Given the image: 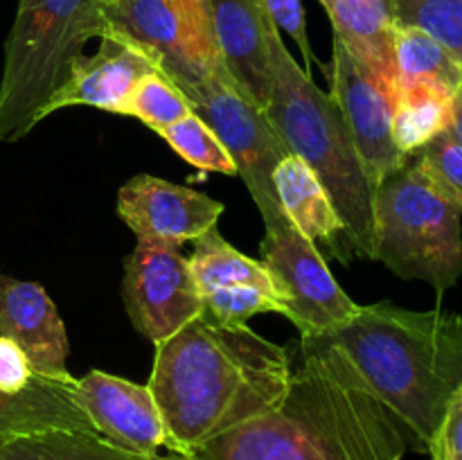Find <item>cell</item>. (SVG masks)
I'll list each match as a JSON object with an SVG mask.
<instances>
[{
	"label": "cell",
	"instance_id": "4",
	"mask_svg": "<svg viewBox=\"0 0 462 460\" xmlns=\"http://www.w3.org/2000/svg\"><path fill=\"white\" fill-rule=\"evenodd\" d=\"M266 115L289 153L305 161L328 189L346 225L352 253L356 257H370L373 198L377 188L368 179L337 102L314 84L305 68L298 66L282 36L273 45V84Z\"/></svg>",
	"mask_w": 462,
	"mask_h": 460
},
{
	"label": "cell",
	"instance_id": "32",
	"mask_svg": "<svg viewBox=\"0 0 462 460\" xmlns=\"http://www.w3.org/2000/svg\"><path fill=\"white\" fill-rule=\"evenodd\" d=\"M451 129H454V133L458 135L462 140V102L458 99L456 102V111H454V124H451Z\"/></svg>",
	"mask_w": 462,
	"mask_h": 460
},
{
	"label": "cell",
	"instance_id": "23",
	"mask_svg": "<svg viewBox=\"0 0 462 460\" xmlns=\"http://www.w3.org/2000/svg\"><path fill=\"white\" fill-rule=\"evenodd\" d=\"M458 97L445 90L413 86L400 88L393 111V140L406 156H413L431 140L445 133L454 124Z\"/></svg>",
	"mask_w": 462,
	"mask_h": 460
},
{
	"label": "cell",
	"instance_id": "10",
	"mask_svg": "<svg viewBox=\"0 0 462 460\" xmlns=\"http://www.w3.org/2000/svg\"><path fill=\"white\" fill-rule=\"evenodd\" d=\"M329 81V95L350 129L368 179L377 188L411 158L393 140L395 93L338 39H334Z\"/></svg>",
	"mask_w": 462,
	"mask_h": 460
},
{
	"label": "cell",
	"instance_id": "18",
	"mask_svg": "<svg viewBox=\"0 0 462 460\" xmlns=\"http://www.w3.org/2000/svg\"><path fill=\"white\" fill-rule=\"evenodd\" d=\"M275 197L289 224L314 242L316 246H325L328 253L343 264H350L352 246L347 242L346 225L314 171L305 161L289 153L280 161L273 171Z\"/></svg>",
	"mask_w": 462,
	"mask_h": 460
},
{
	"label": "cell",
	"instance_id": "21",
	"mask_svg": "<svg viewBox=\"0 0 462 460\" xmlns=\"http://www.w3.org/2000/svg\"><path fill=\"white\" fill-rule=\"evenodd\" d=\"M0 460H197L192 454H138L99 433L48 431L0 445Z\"/></svg>",
	"mask_w": 462,
	"mask_h": 460
},
{
	"label": "cell",
	"instance_id": "20",
	"mask_svg": "<svg viewBox=\"0 0 462 460\" xmlns=\"http://www.w3.org/2000/svg\"><path fill=\"white\" fill-rule=\"evenodd\" d=\"M334 27V39L341 41L364 66H368L397 99L395 70V21L386 0H332L325 7Z\"/></svg>",
	"mask_w": 462,
	"mask_h": 460
},
{
	"label": "cell",
	"instance_id": "35",
	"mask_svg": "<svg viewBox=\"0 0 462 460\" xmlns=\"http://www.w3.org/2000/svg\"><path fill=\"white\" fill-rule=\"evenodd\" d=\"M458 99H460V102H462V90H460V95H458Z\"/></svg>",
	"mask_w": 462,
	"mask_h": 460
},
{
	"label": "cell",
	"instance_id": "34",
	"mask_svg": "<svg viewBox=\"0 0 462 460\" xmlns=\"http://www.w3.org/2000/svg\"><path fill=\"white\" fill-rule=\"evenodd\" d=\"M429 455H431V460H442L440 455H438V454H429Z\"/></svg>",
	"mask_w": 462,
	"mask_h": 460
},
{
	"label": "cell",
	"instance_id": "17",
	"mask_svg": "<svg viewBox=\"0 0 462 460\" xmlns=\"http://www.w3.org/2000/svg\"><path fill=\"white\" fill-rule=\"evenodd\" d=\"M217 50L235 84L266 108L273 84L278 27L260 0H212Z\"/></svg>",
	"mask_w": 462,
	"mask_h": 460
},
{
	"label": "cell",
	"instance_id": "5",
	"mask_svg": "<svg viewBox=\"0 0 462 460\" xmlns=\"http://www.w3.org/2000/svg\"><path fill=\"white\" fill-rule=\"evenodd\" d=\"M102 0H18L5 41L0 77V143H18L61 88L72 61L104 32Z\"/></svg>",
	"mask_w": 462,
	"mask_h": 460
},
{
	"label": "cell",
	"instance_id": "28",
	"mask_svg": "<svg viewBox=\"0 0 462 460\" xmlns=\"http://www.w3.org/2000/svg\"><path fill=\"white\" fill-rule=\"evenodd\" d=\"M167 3L180 18L189 41L201 54L203 61L208 66L219 63L221 57L217 50L215 27H212V0H167Z\"/></svg>",
	"mask_w": 462,
	"mask_h": 460
},
{
	"label": "cell",
	"instance_id": "1",
	"mask_svg": "<svg viewBox=\"0 0 462 460\" xmlns=\"http://www.w3.org/2000/svg\"><path fill=\"white\" fill-rule=\"evenodd\" d=\"M300 350L382 401L427 454L462 386V318L449 311L359 305L343 327L300 338Z\"/></svg>",
	"mask_w": 462,
	"mask_h": 460
},
{
	"label": "cell",
	"instance_id": "2",
	"mask_svg": "<svg viewBox=\"0 0 462 460\" xmlns=\"http://www.w3.org/2000/svg\"><path fill=\"white\" fill-rule=\"evenodd\" d=\"M287 350L248 323H219L206 311L156 345L149 391L170 451L192 454L221 433L269 413L291 383Z\"/></svg>",
	"mask_w": 462,
	"mask_h": 460
},
{
	"label": "cell",
	"instance_id": "14",
	"mask_svg": "<svg viewBox=\"0 0 462 460\" xmlns=\"http://www.w3.org/2000/svg\"><path fill=\"white\" fill-rule=\"evenodd\" d=\"M81 409L102 437L138 454L170 446L167 428L149 386L104 370H90L75 382Z\"/></svg>",
	"mask_w": 462,
	"mask_h": 460
},
{
	"label": "cell",
	"instance_id": "25",
	"mask_svg": "<svg viewBox=\"0 0 462 460\" xmlns=\"http://www.w3.org/2000/svg\"><path fill=\"white\" fill-rule=\"evenodd\" d=\"M161 138L192 167L201 171H215V174L237 176L233 158L226 152L215 131L197 115L189 113L180 122L171 124L161 133Z\"/></svg>",
	"mask_w": 462,
	"mask_h": 460
},
{
	"label": "cell",
	"instance_id": "27",
	"mask_svg": "<svg viewBox=\"0 0 462 460\" xmlns=\"http://www.w3.org/2000/svg\"><path fill=\"white\" fill-rule=\"evenodd\" d=\"M413 158L433 188L462 210V140L454 129L438 135L427 147L413 153Z\"/></svg>",
	"mask_w": 462,
	"mask_h": 460
},
{
	"label": "cell",
	"instance_id": "26",
	"mask_svg": "<svg viewBox=\"0 0 462 460\" xmlns=\"http://www.w3.org/2000/svg\"><path fill=\"white\" fill-rule=\"evenodd\" d=\"M189 113H194L189 99L162 72L144 77L131 95L129 108H126V115L138 117L143 124L156 131L158 135L183 117H188Z\"/></svg>",
	"mask_w": 462,
	"mask_h": 460
},
{
	"label": "cell",
	"instance_id": "11",
	"mask_svg": "<svg viewBox=\"0 0 462 460\" xmlns=\"http://www.w3.org/2000/svg\"><path fill=\"white\" fill-rule=\"evenodd\" d=\"M189 269L201 293L203 311L219 323H246L255 314L284 311L266 266L237 251L217 228L194 242Z\"/></svg>",
	"mask_w": 462,
	"mask_h": 460
},
{
	"label": "cell",
	"instance_id": "8",
	"mask_svg": "<svg viewBox=\"0 0 462 460\" xmlns=\"http://www.w3.org/2000/svg\"><path fill=\"white\" fill-rule=\"evenodd\" d=\"M260 262L273 278L287 316L300 338L323 336L343 327L359 311L329 271L323 253L291 224L266 230Z\"/></svg>",
	"mask_w": 462,
	"mask_h": 460
},
{
	"label": "cell",
	"instance_id": "16",
	"mask_svg": "<svg viewBox=\"0 0 462 460\" xmlns=\"http://www.w3.org/2000/svg\"><path fill=\"white\" fill-rule=\"evenodd\" d=\"M0 334L21 347L36 377L75 382L68 370L66 325L39 282L0 273Z\"/></svg>",
	"mask_w": 462,
	"mask_h": 460
},
{
	"label": "cell",
	"instance_id": "22",
	"mask_svg": "<svg viewBox=\"0 0 462 460\" xmlns=\"http://www.w3.org/2000/svg\"><path fill=\"white\" fill-rule=\"evenodd\" d=\"M397 90L429 86L458 97L462 90V63L438 39L418 27L395 25Z\"/></svg>",
	"mask_w": 462,
	"mask_h": 460
},
{
	"label": "cell",
	"instance_id": "24",
	"mask_svg": "<svg viewBox=\"0 0 462 460\" xmlns=\"http://www.w3.org/2000/svg\"><path fill=\"white\" fill-rule=\"evenodd\" d=\"M395 25L418 27L462 63V0H386Z\"/></svg>",
	"mask_w": 462,
	"mask_h": 460
},
{
	"label": "cell",
	"instance_id": "3",
	"mask_svg": "<svg viewBox=\"0 0 462 460\" xmlns=\"http://www.w3.org/2000/svg\"><path fill=\"white\" fill-rule=\"evenodd\" d=\"M395 415L320 361L305 356L287 395L192 451L197 460H404Z\"/></svg>",
	"mask_w": 462,
	"mask_h": 460
},
{
	"label": "cell",
	"instance_id": "33",
	"mask_svg": "<svg viewBox=\"0 0 462 460\" xmlns=\"http://www.w3.org/2000/svg\"><path fill=\"white\" fill-rule=\"evenodd\" d=\"M329 3H332V0H320V5H323V7H328Z\"/></svg>",
	"mask_w": 462,
	"mask_h": 460
},
{
	"label": "cell",
	"instance_id": "12",
	"mask_svg": "<svg viewBox=\"0 0 462 460\" xmlns=\"http://www.w3.org/2000/svg\"><path fill=\"white\" fill-rule=\"evenodd\" d=\"M224 210L217 198L152 174L134 176L117 192V216L135 237L174 246L217 228Z\"/></svg>",
	"mask_w": 462,
	"mask_h": 460
},
{
	"label": "cell",
	"instance_id": "13",
	"mask_svg": "<svg viewBox=\"0 0 462 460\" xmlns=\"http://www.w3.org/2000/svg\"><path fill=\"white\" fill-rule=\"evenodd\" d=\"M102 36H117L156 61L158 70L180 90L208 75V66L189 41L167 0H102ZM99 36V39H102Z\"/></svg>",
	"mask_w": 462,
	"mask_h": 460
},
{
	"label": "cell",
	"instance_id": "7",
	"mask_svg": "<svg viewBox=\"0 0 462 460\" xmlns=\"http://www.w3.org/2000/svg\"><path fill=\"white\" fill-rule=\"evenodd\" d=\"M183 93L192 111L215 131L230 153L237 176H242L248 194L260 207L266 230L287 225V216L275 197L273 171L289 156V149L271 124L266 108L235 84L221 61L203 79L183 88Z\"/></svg>",
	"mask_w": 462,
	"mask_h": 460
},
{
	"label": "cell",
	"instance_id": "29",
	"mask_svg": "<svg viewBox=\"0 0 462 460\" xmlns=\"http://www.w3.org/2000/svg\"><path fill=\"white\" fill-rule=\"evenodd\" d=\"M264 5L266 14L278 27L280 34H289L298 43L305 57V72H310V66L314 63V52H311L310 36H307V23H305V9H302L300 0H260Z\"/></svg>",
	"mask_w": 462,
	"mask_h": 460
},
{
	"label": "cell",
	"instance_id": "6",
	"mask_svg": "<svg viewBox=\"0 0 462 460\" xmlns=\"http://www.w3.org/2000/svg\"><path fill=\"white\" fill-rule=\"evenodd\" d=\"M462 210L442 197L413 156L377 185L373 198V253L404 280H422L438 293L462 278Z\"/></svg>",
	"mask_w": 462,
	"mask_h": 460
},
{
	"label": "cell",
	"instance_id": "15",
	"mask_svg": "<svg viewBox=\"0 0 462 460\" xmlns=\"http://www.w3.org/2000/svg\"><path fill=\"white\" fill-rule=\"evenodd\" d=\"M153 72L161 70L143 50L117 36H102L97 52L79 54L72 61L66 81L45 106V117L70 106L126 115L134 90Z\"/></svg>",
	"mask_w": 462,
	"mask_h": 460
},
{
	"label": "cell",
	"instance_id": "30",
	"mask_svg": "<svg viewBox=\"0 0 462 460\" xmlns=\"http://www.w3.org/2000/svg\"><path fill=\"white\" fill-rule=\"evenodd\" d=\"M429 454H438L442 460H462V386L447 404L440 431Z\"/></svg>",
	"mask_w": 462,
	"mask_h": 460
},
{
	"label": "cell",
	"instance_id": "19",
	"mask_svg": "<svg viewBox=\"0 0 462 460\" xmlns=\"http://www.w3.org/2000/svg\"><path fill=\"white\" fill-rule=\"evenodd\" d=\"M75 382L34 374L23 391H0V445L48 431L97 433L77 400Z\"/></svg>",
	"mask_w": 462,
	"mask_h": 460
},
{
	"label": "cell",
	"instance_id": "31",
	"mask_svg": "<svg viewBox=\"0 0 462 460\" xmlns=\"http://www.w3.org/2000/svg\"><path fill=\"white\" fill-rule=\"evenodd\" d=\"M34 379L30 361L12 338L0 334V391H23Z\"/></svg>",
	"mask_w": 462,
	"mask_h": 460
},
{
	"label": "cell",
	"instance_id": "9",
	"mask_svg": "<svg viewBox=\"0 0 462 460\" xmlns=\"http://www.w3.org/2000/svg\"><path fill=\"white\" fill-rule=\"evenodd\" d=\"M122 302L135 332L153 345L203 314L189 260L174 244L153 239H138L126 255Z\"/></svg>",
	"mask_w": 462,
	"mask_h": 460
}]
</instances>
